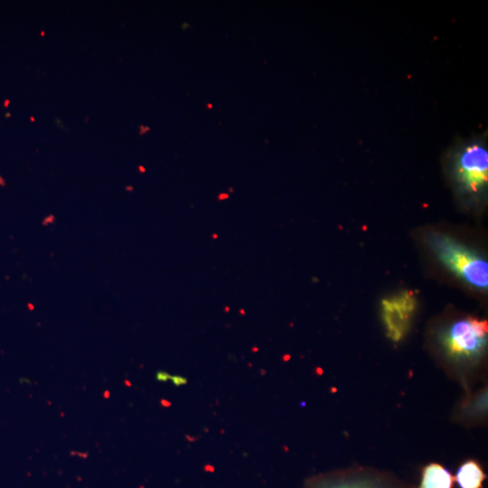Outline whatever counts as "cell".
I'll use <instances>...</instances> for the list:
<instances>
[{
	"instance_id": "7",
	"label": "cell",
	"mask_w": 488,
	"mask_h": 488,
	"mask_svg": "<svg viewBox=\"0 0 488 488\" xmlns=\"http://www.w3.org/2000/svg\"><path fill=\"white\" fill-rule=\"evenodd\" d=\"M486 480L482 468L475 461H467L459 468L456 480L461 488H482Z\"/></svg>"
},
{
	"instance_id": "9",
	"label": "cell",
	"mask_w": 488,
	"mask_h": 488,
	"mask_svg": "<svg viewBox=\"0 0 488 488\" xmlns=\"http://www.w3.org/2000/svg\"><path fill=\"white\" fill-rule=\"evenodd\" d=\"M156 377L158 382L166 383L171 380L172 375H170L169 373L166 372H158Z\"/></svg>"
},
{
	"instance_id": "10",
	"label": "cell",
	"mask_w": 488,
	"mask_h": 488,
	"mask_svg": "<svg viewBox=\"0 0 488 488\" xmlns=\"http://www.w3.org/2000/svg\"><path fill=\"white\" fill-rule=\"evenodd\" d=\"M147 131H150V128H148V127L141 126V135H144Z\"/></svg>"
},
{
	"instance_id": "14",
	"label": "cell",
	"mask_w": 488,
	"mask_h": 488,
	"mask_svg": "<svg viewBox=\"0 0 488 488\" xmlns=\"http://www.w3.org/2000/svg\"><path fill=\"white\" fill-rule=\"evenodd\" d=\"M0 186H5V181L0 177Z\"/></svg>"
},
{
	"instance_id": "11",
	"label": "cell",
	"mask_w": 488,
	"mask_h": 488,
	"mask_svg": "<svg viewBox=\"0 0 488 488\" xmlns=\"http://www.w3.org/2000/svg\"><path fill=\"white\" fill-rule=\"evenodd\" d=\"M161 404H162L164 407H169L171 406V402H167L166 400H162L161 401Z\"/></svg>"
},
{
	"instance_id": "19",
	"label": "cell",
	"mask_w": 488,
	"mask_h": 488,
	"mask_svg": "<svg viewBox=\"0 0 488 488\" xmlns=\"http://www.w3.org/2000/svg\"><path fill=\"white\" fill-rule=\"evenodd\" d=\"M41 36L44 37V32H41Z\"/></svg>"
},
{
	"instance_id": "18",
	"label": "cell",
	"mask_w": 488,
	"mask_h": 488,
	"mask_svg": "<svg viewBox=\"0 0 488 488\" xmlns=\"http://www.w3.org/2000/svg\"><path fill=\"white\" fill-rule=\"evenodd\" d=\"M30 120H31V122H34V117H31Z\"/></svg>"
},
{
	"instance_id": "3",
	"label": "cell",
	"mask_w": 488,
	"mask_h": 488,
	"mask_svg": "<svg viewBox=\"0 0 488 488\" xmlns=\"http://www.w3.org/2000/svg\"><path fill=\"white\" fill-rule=\"evenodd\" d=\"M487 321L473 318L458 320L440 335L442 349L449 359L474 362L483 356L487 345Z\"/></svg>"
},
{
	"instance_id": "16",
	"label": "cell",
	"mask_w": 488,
	"mask_h": 488,
	"mask_svg": "<svg viewBox=\"0 0 488 488\" xmlns=\"http://www.w3.org/2000/svg\"><path fill=\"white\" fill-rule=\"evenodd\" d=\"M139 169H141V172H144L145 169L144 167H139Z\"/></svg>"
},
{
	"instance_id": "4",
	"label": "cell",
	"mask_w": 488,
	"mask_h": 488,
	"mask_svg": "<svg viewBox=\"0 0 488 488\" xmlns=\"http://www.w3.org/2000/svg\"><path fill=\"white\" fill-rule=\"evenodd\" d=\"M416 307V297L411 291H404L382 301L383 324L392 341H401L407 334Z\"/></svg>"
},
{
	"instance_id": "6",
	"label": "cell",
	"mask_w": 488,
	"mask_h": 488,
	"mask_svg": "<svg viewBox=\"0 0 488 488\" xmlns=\"http://www.w3.org/2000/svg\"><path fill=\"white\" fill-rule=\"evenodd\" d=\"M454 482L451 472L442 465L433 463L424 468L420 488H452Z\"/></svg>"
},
{
	"instance_id": "5",
	"label": "cell",
	"mask_w": 488,
	"mask_h": 488,
	"mask_svg": "<svg viewBox=\"0 0 488 488\" xmlns=\"http://www.w3.org/2000/svg\"><path fill=\"white\" fill-rule=\"evenodd\" d=\"M307 488H402L385 477L369 472H345L315 478Z\"/></svg>"
},
{
	"instance_id": "13",
	"label": "cell",
	"mask_w": 488,
	"mask_h": 488,
	"mask_svg": "<svg viewBox=\"0 0 488 488\" xmlns=\"http://www.w3.org/2000/svg\"><path fill=\"white\" fill-rule=\"evenodd\" d=\"M9 104H11V101H9V100H6V101H4V106H5L6 108H8V107L9 106Z\"/></svg>"
},
{
	"instance_id": "12",
	"label": "cell",
	"mask_w": 488,
	"mask_h": 488,
	"mask_svg": "<svg viewBox=\"0 0 488 488\" xmlns=\"http://www.w3.org/2000/svg\"><path fill=\"white\" fill-rule=\"evenodd\" d=\"M110 392L109 391H105L104 392L103 396L104 398L109 399L110 398Z\"/></svg>"
},
{
	"instance_id": "2",
	"label": "cell",
	"mask_w": 488,
	"mask_h": 488,
	"mask_svg": "<svg viewBox=\"0 0 488 488\" xmlns=\"http://www.w3.org/2000/svg\"><path fill=\"white\" fill-rule=\"evenodd\" d=\"M430 248L437 258L458 278L472 287L487 290L488 264L475 250L442 233L429 237Z\"/></svg>"
},
{
	"instance_id": "8",
	"label": "cell",
	"mask_w": 488,
	"mask_h": 488,
	"mask_svg": "<svg viewBox=\"0 0 488 488\" xmlns=\"http://www.w3.org/2000/svg\"><path fill=\"white\" fill-rule=\"evenodd\" d=\"M171 381H172L176 386H181L188 383L186 379L179 375H172V377H171Z\"/></svg>"
},
{
	"instance_id": "1",
	"label": "cell",
	"mask_w": 488,
	"mask_h": 488,
	"mask_svg": "<svg viewBox=\"0 0 488 488\" xmlns=\"http://www.w3.org/2000/svg\"><path fill=\"white\" fill-rule=\"evenodd\" d=\"M451 173L461 195L482 198L488 183V150L486 136L458 141L449 153Z\"/></svg>"
},
{
	"instance_id": "15",
	"label": "cell",
	"mask_w": 488,
	"mask_h": 488,
	"mask_svg": "<svg viewBox=\"0 0 488 488\" xmlns=\"http://www.w3.org/2000/svg\"><path fill=\"white\" fill-rule=\"evenodd\" d=\"M5 117H6V118H9V117H11V113H6Z\"/></svg>"
},
{
	"instance_id": "17",
	"label": "cell",
	"mask_w": 488,
	"mask_h": 488,
	"mask_svg": "<svg viewBox=\"0 0 488 488\" xmlns=\"http://www.w3.org/2000/svg\"><path fill=\"white\" fill-rule=\"evenodd\" d=\"M125 385H129V386H131V383H129V381H126V382H125Z\"/></svg>"
}]
</instances>
